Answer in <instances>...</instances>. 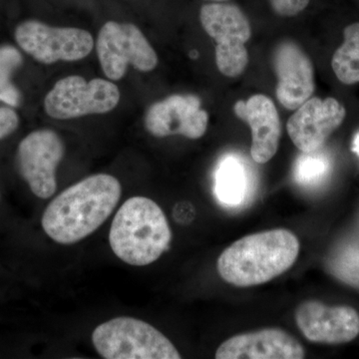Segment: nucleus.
Wrapping results in <instances>:
<instances>
[{
  "label": "nucleus",
  "mask_w": 359,
  "mask_h": 359,
  "mask_svg": "<svg viewBox=\"0 0 359 359\" xmlns=\"http://www.w3.org/2000/svg\"><path fill=\"white\" fill-rule=\"evenodd\" d=\"M22 62L18 49L11 46L0 47V79H11V73Z\"/></svg>",
  "instance_id": "20"
},
{
  "label": "nucleus",
  "mask_w": 359,
  "mask_h": 359,
  "mask_svg": "<svg viewBox=\"0 0 359 359\" xmlns=\"http://www.w3.org/2000/svg\"><path fill=\"white\" fill-rule=\"evenodd\" d=\"M216 63L222 74L237 77L244 72L249 63L245 44H226L216 46Z\"/></svg>",
  "instance_id": "19"
},
{
  "label": "nucleus",
  "mask_w": 359,
  "mask_h": 359,
  "mask_svg": "<svg viewBox=\"0 0 359 359\" xmlns=\"http://www.w3.org/2000/svg\"><path fill=\"white\" fill-rule=\"evenodd\" d=\"M353 151L359 157V131L354 135L353 141Z\"/></svg>",
  "instance_id": "23"
},
{
  "label": "nucleus",
  "mask_w": 359,
  "mask_h": 359,
  "mask_svg": "<svg viewBox=\"0 0 359 359\" xmlns=\"http://www.w3.org/2000/svg\"><path fill=\"white\" fill-rule=\"evenodd\" d=\"M209 115L198 97L173 95L153 104L145 116V127L155 137L183 135L199 139L207 131Z\"/></svg>",
  "instance_id": "11"
},
{
  "label": "nucleus",
  "mask_w": 359,
  "mask_h": 359,
  "mask_svg": "<svg viewBox=\"0 0 359 359\" xmlns=\"http://www.w3.org/2000/svg\"><path fill=\"white\" fill-rule=\"evenodd\" d=\"M233 111L252 130L250 155L257 164L269 162L278 151L280 121L275 104L269 97L257 94L248 101H238Z\"/></svg>",
  "instance_id": "14"
},
{
  "label": "nucleus",
  "mask_w": 359,
  "mask_h": 359,
  "mask_svg": "<svg viewBox=\"0 0 359 359\" xmlns=\"http://www.w3.org/2000/svg\"><path fill=\"white\" fill-rule=\"evenodd\" d=\"M96 49L104 73L114 81L124 76L129 65L148 72L158 65L153 47L141 30L130 23H105L99 32Z\"/></svg>",
  "instance_id": "5"
},
{
  "label": "nucleus",
  "mask_w": 359,
  "mask_h": 359,
  "mask_svg": "<svg viewBox=\"0 0 359 359\" xmlns=\"http://www.w3.org/2000/svg\"><path fill=\"white\" fill-rule=\"evenodd\" d=\"M294 318L304 337L316 344H346L359 334V314L351 306L304 302L295 311Z\"/></svg>",
  "instance_id": "9"
},
{
  "label": "nucleus",
  "mask_w": 359,
  "mask_h": 359,
  "mask_svg": "<svg viewBox=\"0 0 359 359\" xmlns=\"http://www.w3.org/2000/svg\"><path fill=\"white\" fill-rule=\"evenodd\" d=\"M344 36V43L332 57V70L342 83H359V23L347 26Z\"/></svg>",
  "instance_id": "17"
},
{
  "label": "nucleus",
  "mask_w": 359,
  "mask_h": 359,
  "mask_svg": "<svg viewBox=\"0 0 359 359\" xmlns=\"http://www.w3.org/2000/svg\"><path fill=\"white\" fill-rule=\"evenodd\" d=\"M18 46L43 65L57 61H77L93 50L88 32L74 27H52L37 20H26L14 32Z\"/></svg>",
  "instance_id": "7"
},
{
  "label": "nucleus",
  "mask_w": 359,
  "mask_h": 359,
  "mask_svg": "<svg viewBox=\"0 0 359 359\" xmlns=\"http://www.w3.org/2000/svg\"><path fill=\"white\" fill-rule=\"evenodd\" d=\"M212 1H224V0H212Z\"/></svg>",
  "instance_id": "24"
},
{
  "label": "nucleus",
  "mask_w": 359,
  "mask_h": 359,
  "mask_svg": "<svg viewBox=\"0 0 359 359\" xmlns=\"http://www.w3.org/2000/svg\"><path fill=\"white\" fill-rule=\"evenodd\" d=\"M65 157V144L55 132L37 130L20 142L18 165L30 190L40 199H48L57 188L56 169Z\"/></svg>",
  "instance_id": "8"
},
{
  "label": "nucleus",
  "mask_w": 359,
  "mask_h": 359,
  "mask_svg": "<svg viewBox=\"0 0 359 359\" xmlns=\"http://www.w3.org/2000/svg\"><path fill=\"white\" fill-rule=\"evenodd\" d=\"M250 173L245 161L229 154L219 161L215 172L214 191L217 200L228 208L238 207L249 197Z\"/></svg>",
  "instance_id": "16"
},
{
  "label": "nucleus",
  "mask_w": 359,
  "mask_h": 359,
  "mask_svg": "<svg viewBox=\"0 0 359 359\" xmlns=\"http://www.w3.org/2000/svg\"><path fill=\"white\" fill-rule=\"evenodd\" d=\"M332 172L330 156L323 151L302 153L294 167V178L297 184L304 188H316L327 181Z\"/></svg>",
  "instance_id": "18"
},
{
  "label": "nucleus",
  "mask_w": 359,
  "mask_h": 359,
  "mask_svg": "<svg viewBox=\"0 0 359 359\" xmlns=\"http://www.w3.org/2000/svg\"><path fill=\"white\" fill-rule=\"evenodd\" d=\"M346 115V108L337 99L309 98L290 118L287 133L302 152H314L323 148Z\"/></svg>",
  "instance_id": "10"
},
{
  "label": "nucleus",
  "mask_w": 359,
  "mask_h": 359,
  "mask_svg": "<svg viewBox=\"0 0 359 359\" xmlns=\"http://www.w3.org/2000/svg\"><path fill=\"white\" fill-rule=\"evenodd\" d=\"M20 125L18 113L8 107H0V140L13 134Z\"/></svg>",
  "instance_id": "21"
},
{
  "label": "nucleus",
  "mask_w": 359,
  "mask_h": 359,
  "mask_svg": "<svg viewBox=\"0 0 359 359\" xmlns=\"http://www.w3.org/2000/svg\"><path fill=\"white\" fill-rule=\"evenodd\" d=\"M120 100L118 87L108 80L73 75L59 80L44 100L47 115L66 120L90 114H103L114 109Z\"/></svg>",
  "instance_id": "6"
},
{
  "label": "nucleus",
  "mask_w": 359,
  "mask_h": 359,
  "mask_svg": "<svg viewBox=\"0 0 359 359\" xmlns=\"http://www.w3.org/2000/svg\"><path fill=\"white\" fill-rule=\"evenodd\" d=\"M200 20L205 32L219 45L245 44L252 34L247 16L235 4H205Z\"/></svg>",
  "instance_id": "15"
},
{
  "label": "nucleus",
  "mask_w": 359,
  "mask_h": 359,
  "mask_svg": "<svg viewBox=\"0 0 359 359\" xmlns=\"http://www.w3.org/2000/svg\"><path fill=\"white\" fill-rule=\"evenodd\" d=\"M172 231L166 216L146 197L127 200L115 215L109 233L113 252L130 266L154 263L169 247Z\"/></svg>",
  "instance_id": "3"
},
{
  "label": "nucleus",
  "mask_w": 359,
  "mask_h": 359,
  "mask_svg": "<svg viewBox=\"0 0 359 359\" xmlns=\"http://www.w3.org/2000/svg\"><path fill=\"white\" fill-rule=\"evenodd\" d=\"M306 351L301 342L280 328H264L226 339L216 353L217 359H302Z\"/></svg>",
  "instance_id": "13"
},
{
  "label": "nucleus",
  "mask_w": 359,
  "mask_h": 359,
  "mask_svg": "<svg viewBox=\"0 0 359 359\" xmlns=\"http://www.w3.org/2000/svg\"><path fill=\"white\" fill-rule=\"evenodd\" d=\"M273 60L278 77V100L287 109L297 110L313 95V63L301 47L292 41L278 44Z\"/></svg>",
  "instance_id": "12"
},
{
  "label": "nucleus",
  "mask_w": 359,
  "mask_h": 359,
  "mask_svg": "<svg viewBox=\"0 0 359 359\" xmlns=\"http://www.w3.org/2000/svg\"><path fill=\"white\" fill-rule=\"evenodd\" d=\"M299 252V238L275 229L240 238L222 252L217 264L221 278L236 287L263 285L292 268Z\"/></svg>",
  "instance_id": "2"
},
{
  "label": "nucleus",
  "mask_w": 359,
  "mask_h": 359,
  "mask_svg": "<svg viewBox=\"0 0 359 359\" xmlns=\"http://www.w3.org/2000/svg\"><path fill=\"white\" fill-rule=\"evenodd\" d=\"M97 353L106 359H180L174 344L145 321L120 316L97 327L92 334Z\"/></svg>",
  "instance_id": "4"
},
{
  "label": "nucleus",
  "mask_w": 359,
  "mask_h": 359,
  "mask_svg": "<svg viewBox=\"0 0 359 359\" xmlns=\"http://www.w3.org/2000/svg\"><path fill=\"white\" fill-rule=\"evenodd\" d=\"M0 101L11 107H16L20 102V92L11 79H0Z\"/></svg>",
  "instance_id": "22"
},
{
  "label": "nucleus",
  "mask_w": 359,
  "mask_h": 359,
  "mask_svg": "<svg viewBox=\"0 0 359 359\" xmlns=\"http://www.w3.org/2000/svg\"><path fill=\"white\" fill-rule=\"evenodd\" d=\"M120 197L121 185L115 177L93 175L66 189L47 205L42 228L58 244H75L105 223Z\"/></svg>",
  "instance_id": "1"
}]
</instances>
